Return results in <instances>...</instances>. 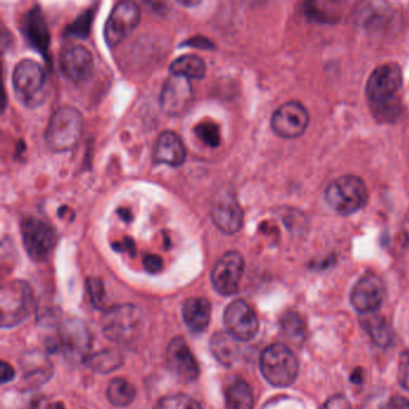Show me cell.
<instances>
[{"mask_svg":"<svg viewBox=\"0 0 409 409\" xmlns=\"http://www.w3.org/2000/svg\"><path fill=\"white\" fill-rule=\"evenodd\" d=\"M155 409H203L202 406L198 403L197 401L193 400L192 397L184 395V394H177V395L167 396L163 397Z\"/></svg>","mask_w":409,"mask_h":409,"instance_id":"obj_30","label":"cell"},{"mask_svg":"<svg viewBox=\"0 0 409 409\" xmlns=\"http://www.w3.org/2000/svg\"><path fill=\"white\" fill-rule=\"evenodd\" d=\"M183 318L190 330L203 332L212 318V305L207 298L193 297L186 300L183 308Z\"/></svg>","mask_w":409,"mask_h":409,"instance_id":"obj_20","label":"cell"},{"mask_svg":"<svg viewBox=\"0 0 409 409\" xmlns=\"http://www.w3.org/2000/svg\"><path fill=\"white\" fill-rule=\"evenodd\" d=\"M261 372L269 384L287 388L295 384L299 375V361L288 346L274 343L268 346L261 355Z\"/></svg>","mask_w":409,"mask_h":409,"instance_id":"obj_3","label":"cell"},{"mask_svg":"<svg viewBox=\"0 0 409 409\" xmlns=\"http://www.w3.org/2000/svg\"><path fill=\"white\" fill-rule=\"evenodd\" d=\"M143 267L150 274H157L163 269V261L160 256L150 253L143 259Z\"/></svg>","mask_w":409,"mask_h":409,"instance_id":"obj_35","label":"cell"},{"mask_svg":"<svg viewBox=\"0 0 409 409\" xmlns=\"http://www.w3.org/2000/svg\"><path fill=\"white\" fill-rule=\"evenodd\" d=\"M141 19V9L134 1L115 5L105 26V39L110 48L119 46L132 34Z\"/></svg>","mask_w":409,"mask_h":409,"instance_id":"obj_9","label":"cell"},{"mask_svg":"<svg viewBox=\"0 0 409 409\" xmlns=\"http://www.w3.org/2000/svg\"><path fill=\"white\" fill-rule=\"evenodd\" d=\"M186 159V148L181 138L173 131H163L154 146V161L179 167Z\"/></svg>","mask_w":409,"mask_h":409,"instance_id":"obj_19","label":"cell"},{"mask_svg":"<svg viewBox=\"0 0 409 409\" xmlns=\"http://www.w3.org/2000/svg\"><path fill=\"white\" fill-rule=\"evenodd\" d=\"M136 396V389L131 383L123 378H115L107 388V399L115 407L131 405Z\"/></svg>","mask_w":409,"mask_h":409,"instance_id":"obj_27","label":"cell"},{"mask_svg":"<svg viewBox=\"0 0 409 409\" xmlns=\"http://www.w3.org/2000/svg\"><path fill=\"white\" fill-rule=\"evenodd\" d=\"M12 86L16 97L26 107H39L46 100V72L35 60H21L14 66Z\"/></svg>","mask_w":409,"mask_h":409,"instance_id":"obj_4","label":"cell"},{"mask_svg":"<svg viewBox=\"0 0 409 409\" xmlns=\"http://www.w3.org/2000/svg\"><path fill=\"white\" fill-rule=\"evenodd\" d=\"M170 74L188 79H202L207 74V65L198 55L185 54L175 59L170 68Z\"/></svg>","mask_w":409,"mask_h":409,"instance_id":"obj_22","label":"cell"},{"mask_svg":"<svg viewBox=\"0 0 409 409\" xmlns=\"http://www.w3.org/2000/svg\"><path fill=\"white\" fill-rule=\"evenodd\" d=\"M23 372L26 382L30 386H40L51 377L52 365L40 355H29L23 360Z\"/></svg>","mask_w":409,"mask_h":409,"instance_id":"obj_23","label":"cell"},{"mask_svg":"<svg viewBox=\"0 0 409 409\" xmlns=\"http://www.w3.org/2000/svg\"><path fill=\"white\" fill-rule=\"evenodd\" d=\"M92 14L90 11L84 12L83 16H81L76 22H74L71 27L69 28V35H74V37H87L88 32H89V26L92 22Z\"/></svg>","mask_w":409,"mask_h":409,"instance_id":"obj_33","label":"cell"},{"mask_svg":"<svg viewBox=\"0 0 409 409\" xmlns=\"http://www.w3.org/2000/svg\"><path fill=\"white\" fill-rule=\"evenodd\" d=\"M244 270V258L239 252L225 253L212 268L210 277L214 290L221 295H235L239 290Z\"/></svg>","mask_w":409,"mask_h":409,"instance_id":"obj_11","label":"cell"},{"mask_svg":"<svg viewBox=\"0 0 409 409\" xmlns=\"http://www.w3.org/2000/svg\"><path fill=\"white\" fill-rule=\"evenodd\" d=\"M14 376H16V372H14V368H11L6 361H1V366H0V379H1V383L5 384V383L11 382L14 379Z\"/></svg>","mask_w":409,"mask_h":409,"instance_id":"obj_37","label":"cell"},{"mask_svg":"<svg viewBox=\"0 0 409 409\" xmlns=\"http://www.w3.org/2000/svg\"><path fill=\"white\" fill-rule=\"evenodd\" d=\"M86 287H87L88 295H89L92 305L97 308H105L106 293H105V287H103L102 281L97 277H89L86 281Z\"/></svg>","mask_w":409,"mask_h":409,"instance_id":"obj_32","label":"cell"},{"mask_svg":"<svg viewBox=\"0 0 409 409\" xmlns=\"http://www.w3.org/2000/svg\"><path fill=\"white\" fill-rule=\"evenodd\" d=\"M34 310L32 287L24 281H11L0 292V323L3 328H12L27 319Z\"/></svg>","mask_w":409,"mask_h":409,"instance_id":"obj_6","label":"cell"},{"mask_svg":"<svg viewBox=\"0 0 409 409\" xmlns=\"http://www.w3.org/2000/svg\"><path fill=\"white\" fill-rule=\"evenodd\" d=\"M328 206L341 217L360 212L368 201L366 184L358 175L346 174L332 180L324 193Z\"/></svg>","mask_w":409,"mask_h":409,"instance_id":"obj_2","label":"cell"},{"mask_svg":"<svg viewBox=\"0 0 409 409\" xmlns=\"http://www.w3.org/2000/svg\"><path fill=\"white\" fill-rule=\"evenodd\" d=\"M22 30L28 41L37 50L45 51L50 45V32L43 19L40 8H35L28 12L22 23Z\"/></svg>","mask_w":409,"mask_h":409,"instance_id":"obj_21","label":"cell"},{"mask_svg":"<svg viewBox=\"0 0 409 409\" xmlns=\"http://www.w3.org/2000/svg\"><path fill=\"white\" fill-rule=\"evenodd\" d=\"M141 315L132 305H120L107 310L102 318V331L107 339L117 343H130L137 337Z\"/></svg>","mask_w":409,"mask_h":409,"instance_id":"obj_8","label":"cell"},{"mask_svg":"<svg viewBox=\"0 0 409 409\" xmlns=\"http://www.w3.org/2000/svg\"><path fill=\"white\" fill-rule=\"evenodd\" d=\"M210 217L217 228L226 235L238 233L244 223V212L235 194L221 191L212 199Z\"/></svg>","mask_w":409,"mask_h":409,"instance_id":"obj_15","label":"cell"},{"mask_svg":"<svg viewBox=\"0 0 409 409\" xmlns=\"http://www.w3.org/2000/svg\"><path fill=\"white\" fill-rule=\"evenodd\" d=\"M58 347L70 361L79 363L87 360L92 347V336L84 323L77 319H69L63 323L60 327Z\"/></svg>","mask_w":409,"mask_h":409,"instance_id":"obj_14","label":"cell"},{"mask_svg":"<svg viewBox=\"0 0 409 409\" xmlns=\"http://www.w3.org/2000/svg\"><path fill=\"white\" fill-rule=\"evenodd\" d=\"M366 329L377 347L386 348L391 345L392 331L384 318L375 317L368 319Z\"/></svg>","mask_w":409,"mask_h":409,"instance_id":"obj_28","label":"cell"},{"mask_svg":"<svg viewBox=\"0 0 409 409\" xmlns=\"http://www.w3.org/2000/svg\"><path fill=\"white\" fill-rule=\"evenodd\" d=\"M48 409H64V406L61 405V403H54V405L50 406Z\"/></svg>","mask_w":409,"mask_h":409,"instance_id":"obj_39","label":"cell"},{"mask_svg":"<svg viewBox=\"0 0 409 409\" xmlns=\"http://www.w3.org/2000/svg\"><path fill=\"white\" fill-rule=\"evenodd\" d=\"M21 233L28 256L35 262H45L57 245L54 228L46 221L28 217L21 222Z\"/></svg>","mask_w":409,"mask_h":409,"instance_id":"obj_7","label":"cell"},{"mask_svg":"<svg viewBox=\"0 0 409 409\" xmlns=\"http://www.w3.org/2000/svg\"><path fill=\"white\" fill-rule=\"evenodd\" d=\"M403 86L402 69L396 63H386L373 70L366 83V97L375 114L389 117L399 110V92Z\"/></svg>","mask_w":409,"mask_h":409,"instance_id":"obj_1","label":"cell"},{"mask_svg":"<svg viewBox=\"0 0 409 409\" xmlns=\"http://www.w3.org/2000/svg\"><path fill=\"white\" fill-rule=\"evenodd\" d=\"M166 363L175 378L183 383L194 382L199 376V366L183 337H174L170 341L166 352Z\"/></svg>","mask_w":409,"mask_h":409,"instance_id":"obj_17","label":"cell"},{"mask_svg":"<svg viewBox=\"0 0 409 409\" xmlns=\"http://www.w3.org/2000/svg\"><path fill=\"white\" fill-rule=\"evenodd\" d=\"M82 114L74 107L63 106L55 110L48 121L46 142L54 152H68L82 136Z\"/></svg>","mask_w":409,"mask_h":409,"instance_id":"obj_5","label":"cell"},{"mask_svg":"<svg viewBox=\"0 0 409 409\" xmlns=\"http://www.w3.org/2000/svg\"><path fill=\"white\" fill-rule=\"evenodd\" d=\"M194 134L204 144L209 147L217 148L220 146V128L214 123H201L194 128Z\"/></svg>","mask_w":409,"mask_h":409,"instance_id":"obj_31","label":"cell"},{"mask_svg":"<svg viewBox=\"0 0 409 409\" xmlns=\"http://www.w3.org/2000/svg\"><path fill=\"white\" fill-rule=\"evenodd\" d=\"M386 298V282L372 272L361 276L350 292V303L363 315L377 312Z\"/></svg>","mask_w":409,"mask_h":409,"instance_id":"obj_10","label":"cell"},{"mask_svg":"<svg viewBox=\"0 0 409 409\" xmlns=\"http://www.w3.org/2000/svg\"><path fill=\"white\" fill-rule=\"evenodd\" d=\"M193 90L190 79L170 74L166 79L160 94V106L166 114L179 117L189 110L192 102Z\"/></svg>","mask_w":409,"mask_h":409,"instance_id":"obj_16","label":"cell"},{"mask_svg":"<svg viewBox=\"0 0 409 409\" xmlns=\"http://www.w3.org/2000/svg\"><path fill=\"white\" fill-rule=\"evenodd\" d=\"M282 334L290 345L295 348H301L306 339V327L300 315L297 312H286L280 321Z\"/></svg>","mask_w":409,"mask_h":409,"instance_id":"obj_25","label":"cell"},{"mask_svg":"<svg viewBox=\"0 0 409 409\" xmlns=\"http://www.w3.org/2000/svg\"><path fill=\"white\" fill-rule=\"evenodd\" d=\"M310 123L306 107L299 101H288L281 105L272 117V130L276 136L285 139L298 138L303 134Z\"/></svg>","mask_w":409,"mask_h":409,"instance_id":"obj_12","label":"cell"},{"mask_svg":"<svg viewBox=\"0 0 409 409\" xmlns=\"http://www.w3.org/2000/svg\"><path fill=\"white\" fill-rule=\"evenodd\" d=\"M384 409H409V401L401 396H394L390 401L386 403Z\"/></svg>","mask_w":409,"mask_h":409,"instance_id":"obj_38","label":"cell"},{"mask_svg":"<svg viewBox=\"0 0 409 409\" xmlns=\"http://www.w3.org/2000/svg\"><path fill=\"white\" fill-rule=\"evenodd\" d=\"M321 409H352V406L345 396L336 395L328 399Z\"/></svg>","mask_w":409,"mask_h":409,"instance_id":"obj_36","label":"cell"},{"mask_svg":"<svg viewBox=\"0 0 409 409\" xmlns=\"http://www.w3.org/2000/svg\"><path fill=\"white\" fill-rule=\"evenodd\" d=\"M237 341L227 332H217L210 340V350L219 363L230 366L235 361V342Z\"/></svg>","mask_w":409,"mask_h":409,"instance_id":"obj_26","label":"cell"},{"mask_svg":"<svg viewBox=\"0 0 409 409\" xmlns=\"http://www.w3.org/2000/svg\"><path fill=\"white\" fill-rule=\"evenodd\" d=\"M223 323L227 334L241 342L252 340L259 329L257 315L244 300H235L227 306Z\"/></svg>","mask_w":409,"mask_h":409,"instance_id":"obj_13","label":"cell"},{"mask_svg":"<svg viewBox=\"0 0 409 409\" xmlns=\"http://www.w3.org/2000/svg\"><path fill=\"white\" fill-rule=\"evenodd\" d=\"M255 397L251 386L243 379L232 382L226 390L227 409H253Z\"/></svg>","mask_w":409,"mask_h":409,"instance_id":"obj_24","label":"cell"},{"mask_svg":"<svg viewBox=\"0 0 409 409\" xmlns=\"http://www.w3.org/2000/svg\"><path fill=\"white\" fill-rule=\"evenodd\" d=\"M59 66L63 74L71 82H84L92 77L94 58L86 47L71 45L60 53Z\"/></svg>","mask_w":409,"mask_h":409,"instance_id":"obj_18","label":"cell"},{"mask_svg":"<svg viewBox=\"0 0 409 409\" xmlns=\"http://www.w3.org/2000/svg\"><path fill=\"white\" fill-rule=\"evenodd\" d=\"M123 363V358L115 352L103 350L101 353L92 355V358L88 359L89 366L100 373H110L114 371L115 368H119Z\"/></svg>","mask_w":409,"mask_h":409,"instance_id":"obj_29","label":"cell"},{"mask_svg":"<svg viewBox=\"0 0 409 409\" xmlns=\"http://www.w3.org/2000/svg\"><path fill=\"white\" fill-rule=\"evenodd\" d=\"M397 368V378L400 386L405 390L409 391V350H406L401 355Z\"/></svg>","mask_w":409,"mask_h":409,"instance_id":"obj_34","label":"cell"}]
</instances>
